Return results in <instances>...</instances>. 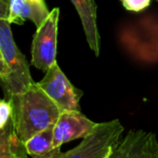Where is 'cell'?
Segmentation results:
<instances>
[{"instance_id":"cell-7","label":"cell","mask_w":158,"mask_h":158,"mask_svg":"<svg viewBox=\"0 0 158 158\" xmlns=\"http://www.w3.org/2000/svg\"><path fill=\"white\" fill-rule=\"evenodd\" d=\"M156 136L144 130H130L110 158H154Z\"/></svg>"},{"instance_id":"cell-9","label":"cell","mask_w":158,"mask_h":158,"mask_svg":"<svg viewBox=\"0 0 158 158\" xmlns=\"http://www.w3.org/2000/svg\"><path fill=\"white\" fill-rule=\"evenodd\" d=\"M75 6L77 13L81 21L86 40L95 56L100 55V39L97 22V3L95 0H70Z\"/></svg>"},{"instance_id":"cell-14","label":"cell","mask_w":158,"mask_h":158,"mask_svg":"<svg viewBox=\"0 0 158 158\" xmlns=\"http://www.w3.org/2000/svg\"><path fill=\"white\" fill-rule=\"evenodd\" d=\"M154 158H158V141L157 139L154 143Z\"/></svg>"},{"instance_id":"cell-8","label":"cell","mask_w":158,"mask_h":158,"mask_svg":"<svg viewBox=\"0 0 158 158\" xmlns=\"http://www.w3.org/2000/svg\"><path fill=\"white\" fill-rule=\"evenodd\" d=\"M49 14L44 0H9L7 18L11 24L22 25L29 20L39 27Z\"/></svg>"},{"instance_id":"cell-2","label":"cell","mask_w":158,"mask_h":158,"mask_svg":"<svg viewBox=\"0 0 158 158\" xmlns=\"http://www.w3.org/2000/svg\"><path fill=\"white\" fill-rule=\"evenodd\" d=\"M8 9L9 0H0V78L6 99L24 92L35 84L28 62L13 39Z\"/></svg>"},{"instance_id":"cell-5","label":"cell","mask_w":158,"mask_h":158,"mask_svg":"<svg viewBox=\"0 0 158 158\" xmlns=\"http://www.w3.org/2000/svg\"><path fill=\"white\" fill-rule=\"evenodd\" d=\"M37 84L62 112L80 110L79 102L82 97V91L69 81L57 63L53 64L47 70L44 78Z\"/></svg>"},{"instance_id":"cell-4","label":"cell","mask_w":158,"mask_h":158,"mask_svg":"<svg viewBox=\"0 0 158 158\" xmlns=\"http://www.w3.org/2000/svg\"><path fill=\"white\" fill-rule=\"evenodd\" d=\"M60 9L54 8L44 22L37 27L31 44V64L38 69L47 72L56 63L57 27Z\"/></svg>"},{"instance_id":"cell-15","label":"cell","mask_w":158,"mask_h":158,"mask_svg":"<svg viewBox=\"0 0 158 158\" xmlns=\"http://www.w3.org/2000/svg\"><path fill=\"white\" fill-rule=\"evenodd\" d=\"M21 158H28L27 156H23V157H21Z\"/></svg>"},{"instance_id":"cell-1","label":"cell","mask_w":158,"mask_h":158,"mask_svg":"<svg viewBox=\"0 0 158 158\" xmlns=\"http://www.w3.org/2000/svg\"><path fill=\"white\" fill-rule=\"evenodd\" d=\"M13 103L14 131L23 143L56 123L62 110L38 86L10 98Z\"/></svg>"},{"instance_id":"cell-3","label":"cell","mask_w":158,"mask_h":158,"mask_svg":"<svg viewBox=\"0 0 158 158\" xmlns=\"http://www.w3.org/2000/svg\"><path fill=\"white\" fill-rule=\"evenodd\" d=\"M123 130L119 119L99 123L76 147L60 152L54 158H110L123 138Z\"/></svg>"},{"instance_id":"cell-11","label":"cell","mask_w":158,"mask_h":158,"mask_svg":"<svg viewBox=\"0 0 158 158\" xmlns=\"http://www.w3.org/2000/svg\"><path fill=\"white\" fill-rule=\"evenodd\" d=\"M24 143L14 131L13 119L0 129V158H21L27 156Z\"/></svg>"},{"instance_id":"cell-10","label":"cell","mask_w":158,"mask_h":158,"mask_svg":"<svg viewBox=\"0 0 158 158\" xmlns=\"http://www.w3.org/2000/svg\"><path fill=\"white\" fill-rule=\"evenodd\" d=\"M54 126L31 136L24 143L25 149L31 158H54L61 149L56 148L53 144Z\"/></svg>"},{"instance_id":"cell-6","label":"cell","mask_w":158,"mask_h":158,"mask_svg":"<svg viewBox=\"0 0 158 158\" xmlns=\"http://www.w3.org/2000/svg\"><path fill=\"white\" fill-rule=\"evenodd\" d=\"M98 123L90 120L80 110L62 112L54 125L53 144L56 148L61 149V146L65 143L86 138L95 129Z\"/></svg>"},{"instance_id":"cell-12","label":"cell","mask_w":158,"mask_h":158,"mask_svg":"<svg viewBox=\"0 0 158 158\" xmlns=\"http://www.w3.org/2000/svg\"><path fill=\"white\" fill-rule=\"evenodd\" d=\"M13 119V103L10 99H2L0 102V129L6 127Z\"/></svg>"},{"instance_id":"cell-13","label":"cell","mask_w":158,"mask_h":158,"mask_svg":"<svg viewBox=\"0 0 158 158\" xmlns=\"http://www.w3.org/2000/svg\"><path fill=\"white\" fill-rule=\"evenodd\" d=\"M151 0H121L123 8L128 11L139 12L144 10L149 6Z\"/></svg>"}]
</instances>
